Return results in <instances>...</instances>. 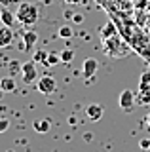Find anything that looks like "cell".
Instances as JSON below:
<instances>
[{
    "label": "cell",
    "instance_id": "cell-9",
    "mask_svg": "<svg viewBox=\"0 0 150 152\" xmlns=\"http://www.w3.org/2000/svg\"><path fill=\"white\" fill-rule=\"evenodd\" d=\"M13 40V31L12 27H0V48H8Z\"/></svg>",
    "mask_w": 150,
    "mask_h": 152
},
{
    "label": "cell",
    "instance_id": "cell-26",
    "mask_svg": "<svg viewBox=\"0 0 150 152\" xmlns=\"http://www.w3.org/2000/svg\"><path fill=\"white\" fill-rule=\"evenodd\" d=\"M146 27H148V31H150V15H148V21H146Z\"/></svg>",
    "mask_w": 150,
    "mask_h": 152
},
{
    "label": "cell",
    "instance_id": "cell-10",
    "mask_svg": "<svg viewBox=\"0 0 150 152\" xmlns=\"http://www.w3.org/2000/svg\"><path fill=\"white\" fill-rule=\"evenodd\" d=\"M0 21H2L6 27H13V23L17 21V17H15V13H12L10 10H6L2 6V10H0Z\"/></svg>",
    "mask_w": 150,
    "mask_h": 152
},
{
    "label": "cell",
    "instance_id": "cell-7",
    "mask_svg": "<svg viewBox=\"0 0 150 152\" xmlns=\"http://www.w3.org/2000/svg\"><path fill=\"white\" fill-rule=\"evenodd\" d=\"M97 69H99V61L93 59V57H87V59L84 61V65H82V74H84V78H86V80H91L93 76H95Z\"/></svg>",
    "mask_w": 150,
    "mask_h": 152
},
{
    "label": "cell",
    "instance_id": "cell-17",
    "mask_svg": "<svg viewBox=\"0 0 150 152\" xmlns=\"http://www.w3.org/2000/svg\"><path fill=\"white\" fill-rule=\"evenodd\" d=\"M61 63V53H55V51H51V53L48 55V63H46V66H53Z\"/></svg>",
    "mask_w": 150,
    "mask_h": 152
},
{
    "label": "cell",
    "instance_id": "cell-16",
    "mask_svg": "<svg viewBox=\"0 0 150 152\" xmlns=\"http://www.w3.org/2000/svg\"><path fill=\"white\" fill-rule=\"evenodd\" d=\"M72 59H74V51L72 50H68V48H67V50L61 51V63H70Z\"/></svg>",
    "mask_w": 150,
    "mask_h": 152
},
{
    "label": "cell",
    "instance_id": "cell-25",
    "mask_svg": "<svg viewBox=\"0 0 150 152\" xmlns=\"http://www.w3.org/2000/svg\"><path fill=\"white\" fill-rule=\"evenodd\" d=\"M146 124H148V127H150V112H148V116H146Z\"/></svg>",
    "mask_w": 150,
    "mask_h": 152
},
{
    "label": "cell",
    "instance_id": "cell-18",
    "mask_svg": "<svg viewBox=\"0 0 150 152\" xmlns=\"http://www.w3.org/2000/svg\"><path fill=\"white\" fill-rule=\"evenodd\" d=\"M21 66H23V63H19V61H15V59H13V61H10V76H15L17 72H19L21 74Z\"/></svg>",
    "mask_w": 150,
    "mask_h": 152
},
{
    "label": "cell",
    "instance_id": "cell-24",
    "mask_svg": "<svg viewBox=\"0 0 150 152\" xmlns=\"http://www.w3.org/2000/svg\"><path fill=\"white\" fill-rule=\"evenodd\" d=\"M74 23H82V15H74Z\"/></svg>",
    "mask_w": 150,
    "mask_h": 152
},
{
    "label": "cell",
    "instance_id": "cell-19",
    "mask_svg": "<svg viewBox=\"0 0 150 152\" xmlns=\"http://www.w3.org/2000/svg\"><path fill=\"white\" fill-rule=\"evenodd\" d=\"M57 34H59L61 38H70V36L74 34V31H72V28H70L68 25H65V27H61V28H59Z\"/></svg>",
    "mask_w": 150,
    "mask_h": 152
},
{
    "label": "cell",
    "instance_id": "cell-4",
    "mask_svg": "<svg viewBox=\"0 0 150 152\" xmlns=\"http://www.w3.org/2000/svg\"><path fill=\"white\" fill-rule=\"evenodd\" d=\"M135 103H137V93H135V91H131V89H124V91L120 93L118 104H120V108L124 112H131L135 108Z\"/></svg>",
    "mask_w": 150,
    "mask_h": 152
},
{
    "label": "cell",
    "instance_id": "cell-11",
    "mask_svg": "<svg viewBox=\"0 0 150 152\" xmlns=\"http://www.w3.org/2000/svg\"><path fill=\"white\" fill-rule=\"evenodd\" d=\"M116 34H118V31H116L114 21H106V25L101 28V38H103V40H106V38H112V36H116Z\"/></svg>",
    "mask_w": 150,
    "mask_h": 152
},
{
    "label": "cell",
    "instance_id": "cell-21",
    "mask_svg": "<svg viewBox=\"0 0 150 152\" xmlns=\"http://www.w3.org/2000/svg\"><path fill=\"white\" fill-rule=\"evenodd\" d=\"M8 127H10V120L8 118H0V133H4Z\"/></svg>",
    "mask_w": 150,
    "mask_h": 152
},
{
    "label": "cell",
    "instance_id": "cell-6",
    "mask_svg": "<svg viewBox=\"0 0 150 152\" xmlns=\"http://www.w3.org/2000/svg\"><path fill=\"white\" fill-rule=\"evenodd\" d=\"M57 89V82H55L53 76H40L38 80V91L42 95H51Z\"/></svg>",
    "mask_w": 150,
    "mask_h": 152
},
{
    "label": "cell",
    "instance_id": "cell-23",
    "mask_svg": "<svg viewBox=\"0 0 150 152\" xmlns=\"http://www.w3.org/2000/svg\"><path fill=\"white\" fill-rule=\"evenodd\" d=\"M65 4H86L87 0H63Z\"/></svg>",
    "mask_w": 150,
    "mask_h": 152
},
{
    "label": "cell",
    "instance_id": "cell-2",
    "mask_svg": "<svg viewBox=\"0 0 150 152\" xmlns=\"http://www.w3.org/2000/svg\"><path fill=\"white\" fill-rule=\"evenodd\" d=\"M103 44H105V53L108 57H125L129 53V46L125 44L122 38L116 34L112 38H106V40H103Z\"/></svg>",
    "mask_w": 150,
    "mask_h": 152
},
{
    "label": "cell",
    "instance_id": "cell-12",
    "mask_svg": "<svg viewBox=\"0 0 150 152\" xmlns=\"http://www.w3.org/2000/svg\"><path fill=\"white\" fill-rule=\"evenodd\" d=\"M32 127H34V131H38V133H48L51 129V122L48 118H40V120H34Z\"/></svg>",
    "mask_w": 150,
    "mask_h": 152
},
{
    "label": "cell",
    "instance_id": "cell-5",
    "mask_svg": "<svg viewBox=\"0 0 150 152\" xmlns=\"http://www.w3.org/2000/svg\"><path fill=\"white\" fill-rule=\"evenodd\" d=\"M36 78H38L36 63H34V61H25L23 66H21V80L25 84H32V82H36Z\"/></svg>",
    "mask_w": 150,
    "mask_h": 152
},
{
    "label": "cell",
    "instance_id": "cell-20",
    "mask_svg": "<svg viewBox=\"0 0 150 152\" xmlns=\"http://www.w3.org/2000/svg\"><path fill=\"white\" fill-rule=\"evenodd\" d=\"M0 4H2V6L4 8H10V6H19V4H21V0H0Z\"/></svg>",
    "mask_w": 150,
    "mask_h": 152
},
{
    "label": "cell",
    "instance_id": "cell-15",
    "mask_svg": "<svg viewBox=\"0 0 150 152\" xmlns=\"http://www.w3.org/2000/svg\"><path fill=\"white\" fill-rule=\"evenodd\" d=\"M48 51H44V50H38V51H34V55H32V61L34 63H40V65H44L46 66V63H48Z\"/></svg>",
    "mask_w": 150,
    "mask_h": 152
},
{
    "label": "cell",
    "instance_id": "cell-1",
    "mask_svg": "<svg viewBox=\"0 0 150 152\" xmlns=\"http://www.w3.org/2000/svg\"><path fill=\"white\" fill-rule=\"evenodd\" d=\"M38 15H40L38 6H36V4H31V2H21L19 6H17V12H15L17 21H19L21 25H27V27L34 25V23L38 21Z\"/></svg>",
    "mask_w": 150,
    "mask_h": 152
},
{
    "label": "cell",
    "instance_id": "cell-8",
    "mask_svg": "<svg viewBox=\"0 0 150 152\" xmlns=\"http://www.w3.org/2000/svg\"><path fill=\"white\" fill-rule=\"evenodd\" d=\"M103 112H105V108H103L101 104H97V103H90L86 107V116H87L90 122H99L103 118Z\"/></svg>",
    "mask_w": 150,
    "mask_h": 152
},
{
    "label": "cell",
    "instance_id": "cell-3",
    "mask_svg": "<svg viewBox=\"0 0 150 152\" xmlns=\"http://www.w3.org/2000/svg\"><path fill=\"white\" fill-rule=\"evenodd\" d=\"M137 103H141V104H150V72H143V76H141Z\"/></svg>",
    "mask_w": 150,
    "mask_h": 152
},
{
    "label": "cell",
    "instance_id": "cell-13",
    "mask_svg": "<svg viewBox=\"0 0 150 152\" xmlns=\"http://www.w3.org/2000/svg\"><path fill=\"white\" fill-rule=\"evenodd\" d=\"M0 89H2L4 93L15 91V80H13V76H4V78L0 80Z\"/></svg>",
    "mask_w": 150,
    "mask_h": 152
},
{
    "label": "cell",
    "instance_id": "cell-22",
    "mask_svg": "<svg viewBox=\"0 0 150 152\" xmlns=\"http://www.w3.org/2000/svg\"><path fill=\"white\" fill-rule=\"evenodd\" d=\"M139 146L143 150H150V139H143V141L139 142Z\"/></svg>",
    "mask_w": 150,
    "mask_h": 152
},
{
    "label": "cell",
    "instance_id": "cell-14",
    "mask_svg": "<svg viewBox=\"0 0 150 152\" xmlns=\"http://www.w3.org/2000/svg\"><path fill=\"white\" fill-rule=\"evenodd\" d=\"M36 40H38V34H36L34 31H25V32H23V42H25V50H31V48L36 44Z\"/></svg>",
    "mask_w": 150,
    "mask_h": 152
}]
</instances>
